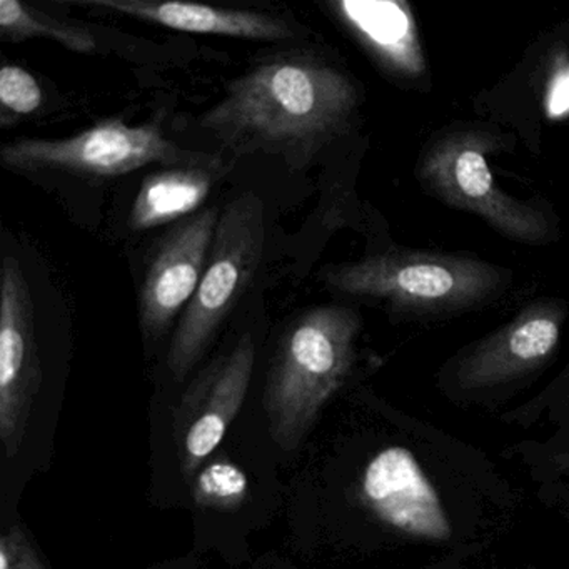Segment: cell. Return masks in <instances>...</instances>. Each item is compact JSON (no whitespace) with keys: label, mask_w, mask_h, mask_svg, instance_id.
Instances as JSON below:
<instances>
[{"label":"cell","mask_w":569,"mask_h":569,"mask_svg":"<svg viewBox=\"0 0 569 569\" xmlns=\"http://www.w3.org/2000/svg\"><path fill=\"white\" fill-rule=\"evenodd\" d=\"M358 104L355 84L311 56H279L228 86L202 128L238 154L279 156L301 168L345 131Z\"/></svg>","instance_id":"obj_1"},{"label":"cell","mask_w":569,"mask_h":569,"mask_svg":"<svg viewBox=\"0 0 569 569\" xmlns=\"http://www.w3.org/2000/svg\"><path fill=\"white\" fill-rule=\"evenodd\" d=\"M358 315L318 306L289 326L264 389L269 432L282 449H296L322 406L341 388L355 359Z\"/></svg>","instance_id":"obj_2"},{"label":"cell","mask_w":569,"mask_h":569,"mask_svg":"<svg viewBox=\"0 0 569 569\" xmlns=\"http://www.w3.org/2000/svg\"><path fill=\"white\" fill-rule=\"evenodd\" d=\"M264 239V204L254 192H244L226 204L201 284L169 348L168 366L176 378H184L194 368L258 271Z\"/></svg>","instance_id":"obj_3"},{"label":"cell","mask_w":569,"mask_h":569,"mask_svg":"<svg viewBox=\"0 0 569 569\" xmlns=\"http://www.w3.org/2000/svg\"><path fill=\"white\" fill-rule=\"evenodd\" d=\"M326 284L356 298L385 299L395 308L451 311L491 295L501 272L472 259L428 252H386L329 266Z\"/></svg>","instance_id":"obj_4"},{"label":"cell","mask_w":569,"mask_h":569,"mask_svg":"<svg viewBox=\"0 0 569 569\" xmlns=\"http://www.w3.org/2000/svg\"><path fill=\"white\" fill-rule=\"evenodd\" d=\"M12 171L68 172L116 178L149 164L214 169L211 156L186 152L156 124L128 126L119 119L99 122L68 139H19L0 151Z\"/></svg>","instance_id":"obj_5"},{"label":"cell","mask_w":569,"mask_h":569,"mask_svg":"<svg viewBox=\"0 0 569 569\" xmlns=\"http://www.w3.org/2000/svg\"><path fill=\"white\" fill-rule=\"evenodd\" d=\"M488 148V139L481 136L458 134L445 139L426 158L422 179L439 198L482 216L509 238L541 241L546 234L545 219L496 188L485 158Z\"/></svg>","instance_id":"obj_6"},{"label":"cell","mask_w":569,"mask_h":569,"mask_svg":"<svg viewBox=\"0 0 569 569\" xmlns=\"http://www.w3.org/2000/svg\"><path fill=\"white\" fill-rule=\"evenodd\" d=\"M41 379L31 288L18 259L6 256L0 272V438L8 458L21 448Z\"/></svg>","instance_id":"obj_7"},{"label":"cell","mask_w":569,"mask_h":569,"mask_svg":"<svg viewBox=\"0 0 569 569\" xmlns=\"http://www.w3.org/2000/svg\"><path fill=\"white\" fill-rule=\"evenodd\" d=\"M254 362V339L244 335L229 355L199 376L182 398L176 438L186 478H191L224 439L248 395Z\"/></svg>","instance_id":"obj_8"},{"label":"cell","mask_w":569,"mask_h":569,"mask_svg":"<svg viewBox=\"0 0 569 569\" xmlns=\"http://www.w3.org/2000/svg\"><path fill=\"white\" fill-rule=\"evenodd\" d=\"M218 209L196 212L168 232L152 256L139 295V316L146 339L168 331L176 316L198 292L219 224Z\"/></svg>","instance_id":"obj_9"},{"label":"cell","mask_w":569,"mask_h":569,"mask_svg":"<svg viewBox=\"0 0 569 569\" xmlns=\"http://www.w3.org/2000/svg\"><path fill=\"white\" fill-rule=\"evenodd\" d=\"M362 496L382 521L399 531L436 541L451 536L438 492L412 452L401 446L378 452L366 466Z\"/></svg>","instance_id":"obj_10"},{"label":"cell","mask_w":569,"mask_h":569,"mask_svg":"<svg viewBox=\"0 0 569 569\" xmlns=\"http://www.w3.org/2000/svg\"><path fill=\"white\" fill-rule=\"evenodd\" d=\"M82 8L99 9L194 34L228 36L251 41H286L295 36L284 19L246 9L211 8L189 2L152 0H72Z\"/></svg>","instance_id":"obj_11"},{"label":"cell","mask_w":569,"mask_h":569,"mask_svg":"<svg viewBox=\"0 0 569 569\" xmlns=\"http://www.w3.org/2000/svg\"><path fill=\"white\" fill-rule=\"evenodd\" d=\"M332 16L391 71L418 76L425 69L415 19L398 0H339Z\"/></svg>","instance_id":"obj_12"},{"label":"cell","mask_w":569,"mask_h":569,"mask_svg":"<svg viewBox=\"0 0 569 569\" xmlns=\"http://www.w3.org/2000/svg\"><path fill=\"white\" fill-rule=\"evenodd\" d=\"M559 339V318L552 309H532L492 336L462 365L466 386L505 381L541 365Z\"/></svg>","instance_id":"obj_13"},{"label":"cell","mask_w":569,"mask_h":569,"mask_svg":"<svg viewBox=\"0 0 569 569\" xmlns=\"http://www.w3.org/2000/svg\"><path fill=\"white\" fill-rule=\"evenodd\" d=\"M212 169L172 168L144 178L132 206L129 226L148 231L192 214L212 189Z\"/></svg>","instance_id":"obj_14"},{"label":"cell","mask_w":569,"mask_h":569,"mask_svg":"<svg viewBox=\"0 0 569 569\" xmlns=\"http://www.w3.org/2000/svg\"><path fill=\"white\" fill-rule=\"evenodd\" d=\"M0 38L6 42L49 39L82 54L96 49L91 32L71 22L59 21L19 0H0Z\"/></svg>","instance_id":"obj_15"},{"label":"cell","mask_w":569,"mask_h":569,"mask_svg":"<svg viewBox=\"0 0 569 569\" xmlns=\"http://www.w3.org/2000/svg\"><path fill=\"white\" fill-rule=\"evenodd\" d=\"M248 476L229 461L211 462L194 482V501L206 508L236 509L248 496Z\"/></svg>","instance_id":"obj_16"},{"label":"cell","mask_w":569,"mask_h":569,"mask_svg":"<svg viewBox=\"0 0 569 569\" xmlns=\"http://www.w3.org/2000/svg\"><path fill=\"white\" fill-rule=\"evenodd\" d=\"M44 101L38 79L18 64L0 71V122L4 128L39 111Z\"/></svg>","instance_id":"obj_17"},{"label":"cell","mask_w":569,"mask_h":569,"mask_svg":"<svg viewBox=\"0 0 569 569\" xmlns=\"http://www.w3.org/2000/svg\"><path fill=\"white\" fill-rule=\"evenodd\" d=\"M0 569H44V566L24 535L11 529L0 541Z\"/></svg>","instance_id":"obj_18"},{"label":"cell","mask_w":569,"mask_h":569,"mask_svg":"<svg viewBox=\"0 0 569 569\" xmlns=\"http://www.w3.org/2000/svg\"><path fill=\"white\" fill-rule=\"evenodd\" d=\"M545 112L551 121L569 118V61L562 59L546 88Z\"/></svg>","instance_id":"obj_19"}]
</instances>
